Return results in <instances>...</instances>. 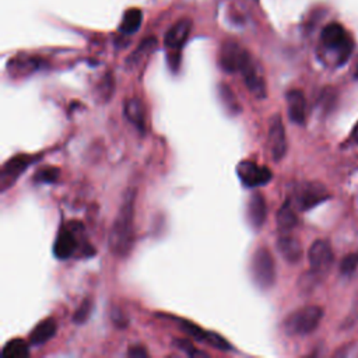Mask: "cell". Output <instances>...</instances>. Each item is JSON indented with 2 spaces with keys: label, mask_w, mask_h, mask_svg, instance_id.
Returning a JSON list of instances; mask_svg holds the SVG:
<instances>
[{
  "label": "cell",
  "mask_w": 358,
  "mask_h": 358,
  "mask_svg": "<svg viewBox=\"0 0 358 358\" xmlns=\"http://www.w3.org/2000/svg\"><path fill=\"white\" fill-rule=\"evenodd\" d=\"M277 250L280 255L290 263H297L302 257V247L294 236L282 235L277 240Z\"/></svg>",
  "instance_id": "e0dca14e"
},
{
  "label": "cell",
  "mask_w": 358,
  "mask_h": 358,
  "mask_svg": "<svg viewBox=\"0 0 358 358\" xmlns=\"http://www.w3.org/2000/svg\"><path fill=\"white\" fill-rule=\"evenodd\" d=\"M308 259L314 275H325L333 263V252L330 245L326 241L314 243L308 252Z\"/></svg>",
  "instance_id": "52a82bcc"
},
{
  "label": "cell",
  "mask_w": 358,
  "mask_h": 358,
  "mask_svg": "<svg viewBox=\"0 0 358 358\" xmlns=\"http://www.w3.org/2000/svg\"><path fill=\"white\" fill-rule=\"evenodd\" d=\"M124 112L125 116L128 117V121L140 132L145 133L146 129V113H145V106L138 98H129L125 101L124 105Z\"/></svg>",
  "instance_id": "2e32d148"
},
{
  "label": "cell",
  "mask_w": 358,
  "mask_h": 358,
  "mask_svg": "<svg viewBox=\"0 0 358 358\" xmlns=\"http://www.w3.org/2000/svg\"><path fill=\"white\" fill-rule=\"evenodd\" d=\"M323 311L319 307L311 305L293 312L284 320V330L290 336H307L312 333L320 323Z\"/></svg>",
  "instance_id": "3957f363"
},
{
  "label": "cell",
  "mask_w": 358,
  "mask_h": 358,
  "mask_svg": "<svg viewBox=\"0 0 358 358\" xmlns=\"http://www.w3.org/2000/svg\"><path fill=\"white\" fill-rule=\"evenodd\" d=\"M288 116L295 125H304L307 117V101L300 90H291L287 92Z\"/></svg>",
  "instance_id": "9a60e30c"
},
{
  "label": "cell",
  "mask_w": 358,
  "mask_h": 358,
  "mask_svg": "<svg viewBox=\"0 0 358 358\" xmlns=\"http://www.w3.org/2000/svg\"><path fill=\"white\" fill-rule=\"evenodd\" d=\"M358 265V255H348L341 263L343 273H352Z\"/></svg>",
  "instance_id": "f1b7e54d"
},
{
  "label": "cell",
  "mask_w": 358,
  "mask_h": 358,
  "mask_svg": "<svg viewBox=\"0 0 358 358\" xmlns=\"http://www.w3.org/2000/svg\"><path fill=\"white\" fill-rule=\"evenodd\" d=\"M128 355L135 357V358H146V357H149V352L143 345H136V347L129 348Z\"/></svg>",
  "instance_id": "f546056e"
},
{
  "label": "cell",
  "mask_w": 358,
  "mask_h": 358,
  "mask_svg": "<svg viewBox=\"0 0 358 358\" xmlns=\"http://www.w3.org/2000/svg\"><path fill=\"white\" fill-rule=\"evenodd\" d=\"M218 99L221 101V105L224 109L231 115H238L241 112V105L238 102L235 94L227 84L218 86Z\"/></svg>",
  "instance_id": "ffe728a7"
},
{
  "label": "cell",
  "mask_w": 358,
  "mask_h": 358,
  "mask_svg": "<svg viewBox=\"0 0 358 358\" xmlns=\"http://www.w3.org/2000/svg\"><path fill=\"white\" fill-rule=\"evenodd\" d=\"M91 308H92L91 301H90V300H84V301L81 302V305L79 307V309L76 311V314H74V316H73V322H74V323H79V325L84 323V322L88 319L90 314H91Z\"/></svg>",
  "instance_id": "4316f807"
},
{
  "label": "cell",
  "mask_w": 358,
  "mask_h": 358,
  "mask_svg": "<svg viewBox=\"0 0 358 358\" xmlns=\"http://www.w3.org/2000/svg\"><path fill=\"white\" fill-rule=\"evenodd\" d=\"M269 146L275 161H280L287 153V139L283 119L279 113L272 116L269 124Z\"/></svg>",
  "instance_id": "ba28073f"
},
{
  "label": "cell",
  "mask_w": 358,
  "mask_h": 358,
  "mask_svg": "<svg viewBox=\"0 0 358 358\" xmlns=\"http://www.w3.org/2000/svg\"><path fill=\"white\" fill-rule=\"evenodd\" d=\"M31 163H33V157H30V156H16V157L10 158L3 165L2 174H0L2 190L5 192L9 186H12Z\"/></svg>",
  "instance_id": "30bf717a"
},
{
  "label": "cell",
  "mask_w": 358,
  "mask_h": 358,
  "mask_svg": "<svg viewBox=\"0 0 358 358\" xmlns=\"http://www.w3.org/2000/svg\"><path fill=\"white\" fill-rule=\"evenodd\" d=\"M355 77L358 79V66H357V70H355Z\"/></svg>",
  "instance_id": "1f68e13d"
},
{
  "label": "cell",
  "mask_w": 358,
  "mask_h": 358,
  "mask_svg": "<svg viewBox=\"0 0 358 358\" xmlns=\"http://www.w3.org/2000/svg\"><path fill=\"white\" fill-rule=\"evenodd\" d=\"M351 138H352V140L355 142V143H358V124L355 125V128L352 129V132H351Z\"/></svg>",
  "instance_id": "4dcf8cb0"
},
{
  "label": "cell",
  "mask_w": 358,
  "mask_h": 358,
  "mask_svg": "<svg viewBox=\"0 0 358 358\" xmlns=\"http://www.w3.org/2000/svg\"><path fill=\"white\" fill-rule=\"evenodd\" d=\"M251 276L255 284L262 288H270L276 282V265L272 254L265 247L258 248L251 259Z\"/></svg>",
  "instance_id": "277c9868"
},
{
  "label": "cell",
  "mask_w": 358,
  "mask_h": 358,
  "mask_svg": "<svg viewBox=\"0 0 358 358\" xmlns=\"http://www.w3.org/2000/svg\"><path fill=\"white\" fill-rule=\"evenodd\" d=\"M245 54H247V51L243 49L240 45L235 44V42L224 44L222 48H221V54H220L221 69L228 72V73L238 72Z\"/></svg>",
  "instance_id": "7c38bea8"
},
{
  "label": "cell",
  "mask_w": 358,
  "mask_h": 358,
  "mask_svg": "<svg viewBox=\"0 0 358 358\" xmlns=\"http://www.w3.org/2000/svg\"><path fill=\"white\" fill-rule=\"evenodd\" d=\"M142 22H143L142 10H139V9H129V10L125 12L122 23H121V26H119V30H121V33H124L127 35L135 34L140 29Z\"/></svg>",
  "instance_id": "d6986e66"
},
{
  "label": "cell",
  "mask_w": 358,
  "mask_h": 358,
  "mask_svg": "<svg viewBox=\"0 0 358 358\" xmlns=\"http://www.w3.org/2000/svg\"><path fill=\"white\" fill-rule=\"evenodd\" d=\"M174 344L177 345V348L182 350V351H184L185 354H188L189 357H196V355H199V357H207V354H206V352L196 350V348L192 345V343H190V341H188V340L177 339V340H174Z\"/></svg>",
  "instance_id": "83f0119b"
},
{
  "label": "cell",
  "mask_w": 358,
  "mask_h": 358,
  "mask_svg": "<svg viewBox=\"0 0 358 358\" xmlns=\"http://www.w3.org/2000/svg\"><path fill=\"white\" fill-rule=\"evenodd\" d=\"M135 196L133 190L125 195L109 234V248L117 257H127L133 244Z\"/></svg>",
  "instance_id": "6da1fadb"
},
{
  "label": "cell",
  "mask_w": 358,
  "mask_h": 358,
  "mask_svg": "<svg viewBox=\"0 0 358 358\" xmlns=\"http://www.w3.org/2000/svg\"><path fill=\"white\" fill-rule=\"evenodd\" d=\"M56 330H58V326H56L55 319L47 318V319L41 320L30 334L31 344L38 347V345L48 343L55 336Z\"/></svg>",
  "instance_id": "ac0fdd59"
},
{
  "label": "cell",
  "mask_w": 358,
  "mask_h": 358,
  "mask_svg": "<svg viewBox=\"0 0 358 358\" xmlns=\"http://www.w3.org/2000/svg\"><path fill=\"white\" fill-rule=\"evenodd\" d=\"M238 72L241 73V76L244 79V83L247 84L248 90L255 95V98H258V99H265L266 98V95H268L266 81H265L263 74L261 73L259 67L257 66L255 60L252 59V56L250 55L248 51L244 55L243 62H241Z\"/></svg>",
  "instance_id": "5b68a950"
},
{
  "label": "cell",
  "mask_w": 358,
  "mask_h": 358,
  "mask_svg": "<svg viewBox=\"0 0 358 358\" xmlns=\"http://www.w3.org/2000/svg\"><path fill=\"white\" fill-rule=\"evenodd\" d=\"M156 47H157V41H156L154 38H147V40H145V41L139 45V48L129 56V59H128V66L138 65L145 56L150 55V54L156 49Z\"/></svg>",
  "instance_id": "603a6c76"
},
{
  "label": "cell",
  "mask_w": 358,
  "mask_h": 358,
  "mask_svg": "<svg viewBox=\"0 0 358 358\" xmlns=\"http://www.w3.org/2000/svg\"><path fill=\"white\" fill-rule=\"evenodd\" d=\"M179 326L181 329L190 337L199 340V341H206V334L207 332L206 330H202L199 326H196L195 323L192 322H188V320H179Z\"/></svg>",
  "instance_id": "d4e9b609"
},
{
  "label": "cell",
  "mask_w": 358,
  "mask_h": 358,
  "mask_svg": "<svg viewBox=\"0 0 358 358\" xmlns=\"http://www.w3.org/2000/svg\"><path fill=\"white\" fill-rule=\"evenodd\" d=\"M60 170L58 167H44L40 168L34 175L35 184H55L58 182Z\"/></svg>",
  "instance_id": "cb8c5ba5"
},
{
  "label": "cell",
  "mask_w": 358,
  "mask_h": 358,
  "mask_svg": "<svg viewBox=\"0 0 358 358\" xmlns=\"http://www.w3.org/2000/svg\"><path fill=\"white\" fill-rule=\"evenodd\" d=\"M320 42L327 51H332L337 55L339 63H344L350 58L354 48V42L350 34L343 26L337 23H332L323 29L320 34Z\"/></svg>",
  "instance_id": "7a4b0ae2"
},
{
  "label": "cell",
  "mask_w": 358,
  "mask_h": 358,
  "mask_svg": "<svg viewBox=\"0 0 358 358\" xmlns=\"http://www.w3.org/2000/svg\"><path fill=\"white\" fill-rule=\"evenodd\" d=\"M2 355L6 358H26L30 355V347L23 339H13L5 344Z\"/></svg>",
  "instance_id": "7402d4cb"
},
{
  "label": "cell",
  "mask_w": 358,
  "mask_h": 358,
  "mask_svg": "<svg viewBox=\"0 0 358 358\" xmlns=\"http://www.w3.org/2000/svg\"><path fill=\"white\" fill-rule=\"evenodd\" d=\"M204 343L213 345L217 350H222V351H229L232 348L231 344L224 337H221L218 333H214V332H207Z\"/></svg>",
  "instance_id": "484cf974"
},
{
  "label": "cell",
  "mask_w": 358,
  "mask_h": 358,
  "mask_svg": "<svg viewBox=\"0 0 358 358\" xmlns=\"http://www.w3.org/2000/svg\"><path fill=\"white\" fill-rule=\"evenodd\" d=\"M297 214L294 213L291 203L287 202L283 204V207L277 213V225L282 232H288L297 225Z\"/></svg>",
  "instance_id": "44dd1931"
},
{
  "label": "cell",
  "mask_w": 358,
  "mask_h": 358,
  "mask_svg": "<svg viewBox=\"0 0 358 358\" xmlns=\"http://www.w3.org/2000/svg\"><path fill=\"white\" fill-rule=\"evenodd\" d=\"M326 197V189L318 184H301L294 192V200L300 210H309Z\"/></svg>",
  "instance_id": "9c48e42d"
},
{
  "label": "cell",
  "mask_w": 358,
  "mask_h": 358,
  "mask_svg": "<svg viewBox=\"0 0 358 358\" xmlns=\"http://www.w3.org/2000/svg\"><path fill=\"white\" fill-rule=\"evenodd\" d=\"M73 228V224H70L69 227L62 228L58 234L54 245V255L58 259H69L79 247L76 240V231Z\"/></svg>",
  "instance_id": "8fae6325"
},
{
  "label": "cell",
  "mask_w": 358,
  "mask_h": 358,
  "mask_svg": "<svg viewBox=\"0 0 358 358\" xmlns=\"http://www.w3.org/2000/svg\"><path fill=\"white\" fill-rule=\"evenodd\" d=\"M236 175L244 186L255 189L270 182L273 174L268 167L258 165L252 161H243L236 167Z\"/></svg>",
  "instance_id": "8992f818"
},
{
  "label": "cell",
  "mask_w": 358,
  "mask_h": 358,
  "mask_svg": "<svg viewBox=\"0 0 358 358\" xmlns=\"http://www.w3.org/2000/svg\"><path fill=\"white\" fill-rule=\"evenodd\" d=\"M248 221L250 225L258 231L263 227L268 215V206L263 195L261 192H254L248 200Z\"/></svg>",
  "instance_id": "5bb4252c"
},
{
  "label": "cell",
  "mask_w": 358,
  "mask_h": 358,
  "mask_svg": "<svg viewBox=\"0 0 358 358\" xmlns=\"http://www.w3.org/2000/svg\"><path fill=\"white\" fill-rule=\"evenodd\" d=\"M190 30H192V22L189 19L185 17L178 20L165 34V38H164L165 47L175 51L181 49L188 41Z\"/></svg>",
  "instance_id": "4fadbf2b"
}]
</instances>
